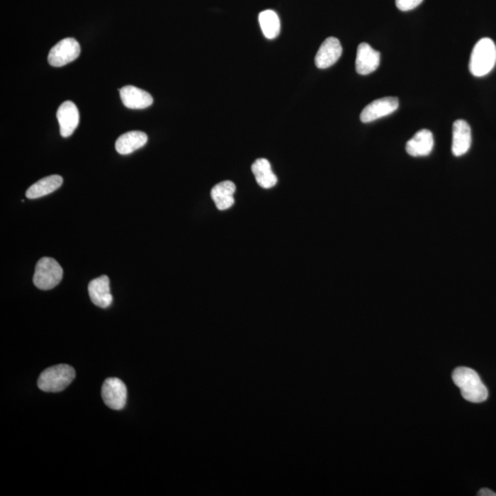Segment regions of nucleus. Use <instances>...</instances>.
Here are the masks:
<instances>
[{
    "instance_id": "nucleus-3",
    "label": "nucleus",
    "mask_w": 496,
    "mask_h": 496,
    "mask_svg": "<svg viewBox=\"0 0 496 496\" xmlns=\"http://www.w3.org/2000/svg\"><path fill=\"white\" fill-rule=\"evenodd\" d=\"M76 377V371L71 366L61 364L46 368L40 375L38 387L46 393L62 392L69 386Z\"/></svg>"
},
{
    "instance_id": "nucleus-14",
    "label": "nucleus",
    "mask_w": 496,
    "mask_h": 496,
    "mask_svg": "<svg viewBox=\"0 0 496 496\" xmlns=\"http://www.w3.org/2000/svg\"><path fill=\"white\" fill-rule=\"evenodd\" d=\"M434 137L432 133L424 129L415 133L413 138L406 144V152L411 157H427L432 152Z\"/></svg>"
},
{
    "instance_id": "nucleus-7",
    "label": "nucleus",
    "mask_w": 496,
    "mask_h": 496,
    "mask_svg": "<svg viewBox=\"0 0 496 496\" xmlns=\"http://www.w3.org/2000/svg\"><path fill=\"white\" fill-rule=\"evenodd\" d=\"M399 101L397 98L387 97L376 99L367 105L362 111L361 120L368 123L374 122L381 118L390 115L398 108Z\"/></svg>"
},
{
    "instance_id": "nucleus-19",
    "label": "nucleus",
    "mask_w": 496,
    "mask_h": 496,
    "mask_svg": "<svg viewBox=\"0 0 496 496\" xmlns=\"http://www.w3.org/2000/svg\"><path fill=\"white\" fill-rule=\"evenodd\" d=\"M259 23L266 39L277 38L281 32V21L275 11L268 9L259 14Z\"/></svg>"
},
{
    "instance_id": "nucleus-17",
    "label": "nucleus",
    "mask_w": 496,
    "mask_h": 496,
    "mask_svg": "<svg viewBox=\"0 0 496 496\" xmlns=\"http://www.w3.org/2000/svg\"><path fill=\"white\" fill-rule=\"evenodd\" d=\"M235 192V185L234 183L226 181L215 185L210 191V196L215 201L216 207L219 210H225L234 205Z\"/></svg>"
},
{
    "instance_id": "nucleus-12",
    "label": "nucleus",
    "mask_w": 496,
    "mask_h": 496,
    "mask_svg": "<svg viewBox=\"0 0 496 496\" xmlns=\"http://www.w3.org/2000/svg\"><path fill=\"white\" fill-rule=\"evenodd\" d=\"M89 294L92 303L101 308H108L113 303L111 293L110 278L108 276H101L89 282Z\"/></svg>"
},
{
    "instance_id": "nucleus-21",
    "label": "nucleus",
    "mask_w": 496,
    "mask_h": 496,
    "mask_svg": "<svg viewBox=\"0 0 496 496\" xmlns=\"http://www.w3.org/2000/svg\"><path fill=\"white\" fill-rule=\"evenodd\" d=\"M478 495H480V496H496V494L495 492L491 491V490L482 489L479 492Z\"/></svg>"
},
{
    "instance_id": "nucleus-15",
    "label": "nucleus",
    "mask_w": 496,
    "mask_h": 496,
    "mask_svg": "<svg viewBox=\"0 0 496 496\" xmlns=\"http://www.w3.org/2000/svg\"><path fill=\"white\" fill-rule=\"evenodd\" d=\"M147 133L140 131H132L120 135L116 141L115 148L120 154H129L138 150L147 144Z\"/></svg>"
},
{
    "instance_id": "nucleus-10",
    "label": "nucleus",
    "mask_w": 496,
    "mask_h": 496,
    "mask_svg": "<svg viewBox=\"0 0 496 496\" xmlns=\"http://www.w3.org/2000/svg\"><path fill=\"white\" fill-rule=\"evenodd\" d=\"M342 46L337 38L329 37L322 43L315 57L316 67L320 69L330 67L336 64L342 55Z\"/></svg>"
},
{
    "instance_id": "nucleus-13",
    "label": "nucleus",
    "mask_w": 496,
    "mask_h": 496,
    "mask_svg": "<svg viewBox=\"0 0 496 496\" xmlns=\"http://www.w3.org/2000/svg\"><path fill=\"white\" fill-rule=\"evenodd\" d=\"M471 145V130L464 120H456L453 123V137H452V153L455 157L466 154Z\"/></svg>"
},
{
    "instance_id": "nucleus-16",
    "label": "nucleus",
    "mask_w": 496,
    "mask_h": 496,
    "mask_svg": "<svg viewBox=\"0 0 496 496\" xmlns=\"http://www.w3.org/2000/svg\"><path fill=\"white\" fill-rule=\"evenodd\" d=\"M63 184V178L59 175H52L34 183L26 191V197L30 200L51 194Z\"/></svg>"
},
{
    "instance_id": "nucleus-20",
    "label": "nucleus",
    "mask_w": 496,
    "mask_h": 496,
    "mask_svg": "<svg viewBox=\"0 0 496 496\" xmlns=\"http://www.w3.org/2000/svg\"><path fill=\"white\" fill-rule=\"evenodd\" d=\"M423 2V0H395L397 8L402 11H412Z\"/></svg>"
},
{
    "instance_id": "nucleus-8",
    "label": "nucleus",
    "mask_w": 496,
    "mask_h": 496,
    "mask_svg": "<svg viewBox=\"0 0 496 496\" xmlns=\"http://www.w3.org/2000/svg\"><path fill=\"white\" fill-rule=\"evenodd\" d=\"M381 54L368 43H362L356 51V70L362 76L374 72L379 67Z\"/></svg>"
},
{
    "instance_id": "nucleus-4",
    "label": "nucleus",
    "mask_w": 496,
    "mask_h": 496,
    "mask_svg": "<svg viewBox=\"0 0 496 496\" xmlns=\"http://www.w3.org/2000/svg\"><path fill=\"white\" fill-rule=\"evenodd\" d=\"M63 274V269L57 260L52 257H43L37 263L33 283L40 290H52L60 283Z\"/></svg>"
},
{
    "instance_id": "nucleus-1",
    "label": "nucleus",
    "mask_w": 496,
    "mask_h": 496,
    "mask_svg": "<svg viewBox=\"0 0 496 496\" xmlns=\"http://www.w3.org/2000/svg\"><path fill=\"white\" fill-rule=\"evenodd\" d=\"M452 380L467 401L480 404L487 400L488 390L475 371L466 367L457 368L452 374Z\"/></svg>"
},
{
    "instance_id": "nucleus-6",
    "label": "nucleus",
    "mask_w": 496,
    "mask_h": 496,
    "mask_svg": "<svg viewBox=\"0 0 496 496\" xmlns=\"http://www.w3.org/2000/svg\"><path fill=\"white\" fill-rule=\"evenodd\" d=\"M101 395L108 407L113 410H122L127 401L125 384L118 378H108L102 385Z\"/></svg>"
},
{
    "instance_id": "nucleus-5",
    "label": "nucleus",
    "mask_w": 496,
    "mask_h": 496,
    "mask_svg": "<svg viewBox=\"0 0 496 496\" xmlns=\"http://www.w3.org/2000/svg\"><path fill=\"white\" fill-rule=\"evenodd\" d=\"M80 55V45L74 38L61 40L51 49L48 62L52 67H61L76 60Z\"/></svg>"
},
{
    "instance_id": "nucleus-11",
    "label": "nucleus",
    "mask_w": 496,
    "mask_h": 496,
    "mask_svg": "<svg viewBox=\"0 0 496 496\" xmlns=\"http://www.w3.org/2000/svg\"><path fill=\"white\" fill-rule=\"evenodd\" d=\"M120 98L124 106L132 110H142L153 104V97L147 91L136 88L131 85L123 86L119 89Z\"/></svg>"
},
{
    "instance_id": "nucleus-18",
    "label": "nucleus",
    "mask_w": 496,
    "mask_h": 496,
    "mask_svg": "<svg viewBox=\"0 0 496 496\" xmlns=\"http://www.w3.org/2000/svg\"><path fill=\"white\" fill-rule=\"evenodd\" d=\"M252 172L257 184L263 188H271L277 184V176L272 171L271 163L265 158H259L252 165Z\"/></svg>"
},
{
    "instance_id": "nucleus-9",
    "label": "nucleus",
    "mask_w": 496,
    "mask_h": 496,
    "mask_svg": "<svg viewBox=\"0 0 496 496\" xmlns=\"http://www.w3.org/2000/svg\"><path fill=\"white\" fill-rule=\"evenodd\" d=\"M57 117L63 137H69L79 126V113L74 102L67 101L59 107Z\"/></svg>"
},
{
    "instance_id": "nucleus-2",
    "label": "nucleus",
    "mask_w": 496,
    "mask_h": 496,
    "mask_svg": "<svg viewBox=\"0 0 496 496\" xmlns=\"http://www.w3.org/2000/svg\"><path fill=\"white\" fill-rule=\"evenodd\" d=\"M496 64V46L490 38L480 39L471 52L470 73L474 77H485L491 72Z\"/></svg>"
}]
</instances>
